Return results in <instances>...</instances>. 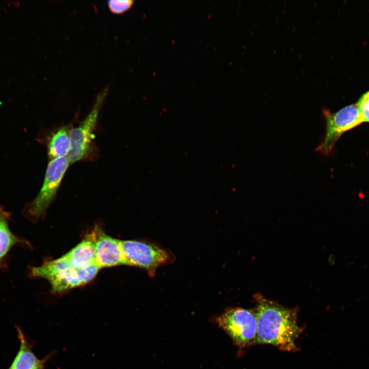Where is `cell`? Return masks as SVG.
Here are the masks:
<instances>
[{
	"label": "cell",
	"mask_w": 369,
	"mask_h": 369,
	"mask_svg": "<svg viewBox=\"0 0 369 369\" xmlns=\"http://www.w3.org/2000/svg\"><path fill=\"white\" fill-rule=\"evenodd\" d=\"M254 299L256 343L272 344L288 352L297 349L295 341L301 332L297 310L283 306L259 294L254 295Z\"/></svg>",
	"instance_id": "cell-1"
},
{
	"label": "cell",
	"mask_w": 369,
	"mask_h": 369,
	"mask_svg": "<svg viewBox=\"0 0 369 369\" xmlns=\"http://www.w3.org/2000/svg\"><path fill=\"white\" fill-rule=\"evenodd\" d=\"M100 269L96 263L84 269H76L64 255L59 258L47 260L39 266L32 267L30 275L47 280L52 292L59 294L90 282Z\"/></svg>",
	"instance_id": "cell-2"
},
{
	"label": "cell",
	"mask_w": 369,
	"mask_h": 369,
	"mask_svg": "<svg viewBox=\"0 0 369 369\" xmlns=\"http://www.w3.org/2000/svg\"><path fill=\"white\" fill-rule=\"evenodd\" d=\"M216 321L238 347L256 343L257 319L254 311L241 308H229Z\"/></svg>",
	"instance_id": "cell-3"
},
{
	"label": "cell",
	"mask_w": 369,
	"mask_h": 369,
	"mask_svg": "<svg viewBox=\"0 0 369 369\" xmlns=\"http://www.w3.org/2000/svg\"><path fill=\"white\" fill-rule=\"evenodd\" d=\"M70 164L67 157L51 159L47 167L43 186L36 197L27 207V212L30 217L37 219L45 214L55 197Z\"/></svg>",
	"instance_id": "cell-4"
},
{
	"label": "cell",
	"mask_w": 369,
	"mask_h": 369,
	"mask_svg": "<svg viewBox=\"0 0 369 369\" xmlns=\"http://www.w3.org/2000/svg\"><path fill=\"white\" fill-rule=\"evenodd\" d=\"M323 113L326 120V132L316 151L327 155L343 133L360 125L363 120L356 104L347 106L333 113L326 110Z\"/></svg>",
	"instance_id": "cell-5"
},
{
	"label": "cell",
	"mask_w": 369,
	"mask_h": 369,
	"mask_svg": "<svg viewBox=\"0 0 369 369\" xmlns=\"http://www.w3.org/2000/svg\"><path fill=\"white\" fill-rule=\"evenodd\" d=\"M108 91L106 88L99 94L86 117L78 126L70 129L72 149L67 158L70 164L85 159L90 153L98 114Z\"/></svg>",
	"instance_id": "cell-6"
},
{
	"label": "cell",
	"mask_w": 369,
	"mask_h": 369,
	"mask_svg": "<svg viewBox=\"0 0 369 369\" xmlns=\"http://www.w3.org/2000/svg\"><path fill=\"white\" fill-rule=\"evenodd\" d=\"M120 243L127 265L145 269L152 275L170 259L166 251L153 244L133 240H120Z\"/></svg>",
	"instance_id": "cell-7"
},
{
	"label": "cell",
	"mask_w": 369,
	"mask_h": 369,
	"mask_svg": "<svg viewBox=\"0 0 369 369\" xmlns=\"http://www.w3.org/2000/svg\"><path fill=\"white\" fill-rule=\"evenodd\" d=\"M93 231L95 238L96 262L100 268L127 265L120 240L106 234L97 227Z\"/></svg>",
	"instance_id": "cell-8"
},
{
	"label": "cell",
	"mask_w": 369,
	"mask_h": 369,
	"mask_svg": "<svg viewBox=\"0 0 369 369\" xmlns=\"http://www.w3.org/2000/svg\"><path fill=\"white\" fill-rule=\"evenodd\" d=\"M75 268L84 269L96 263L95 238L92 231L64 255Z\"/></svg>",
	"instance_id": "cell-9"
},
{
	"label": "cell",
	"mask_w": 369,
	"mask_h": 369,
	"mask_svg": "<svg viewBox=\"0 0 369 369\" xmlns=\"http://www.w3.org/2000/svg\"><path fill=\"white\" fill-rule=\"evenodd\" d=\"M20 342L19 351L8 369H33L42 360L38 359L32 351V345L28 342L21 329L16 326Z\"/></svg>",
	"instance_id": "cell-10"
},
{
	"label": "cell",
	"mask_w": 369,
	"mask_h": 369,
	"mask_svg": "<svg viewBox=\"0 0 369 369\" xmlns=\"http://www.w3.org/2000/svg\"><path fill=\"white\" fill-rule=\"evenodd\" d=\"M69 131V127L65 126L51 135L48 143V154L50 159L68 156L72 149Z\"/></svg>",
	"instance_id": "cell-11"
},
{
	"label": "cell",
	"mask_w": 369,
	"mask_h": 369,
	"mask_svg": "<svg viewBox=\"0 0 369 369\" xmlns=\"http://www.w3.org/2000/svg\"><path fill=\"white\" fill-rule=\"evenodd\" d=\"M9 218L8 213L5 211L0 216V265L9 250L14 245L22 242V240L10 231Z\"/></svg>",
	"instance_id": "cell-12"
},
{
	"label": "cell",
	"mask_w": 369,
	"mask_h": 369,
	"mask_svg": "<svg viewBox=\"0 0 369 369\" xmlns=\"http://www.w3.org/2000/svg\"><path fill=\"white\" fill-rule=\"evenodd\" d=\"M133 3L130 0H112L108 2V5L111 12L121 14L130 9Z\"/></svg>",
	"instance_id": "cell-13"
},
{
	"label": "cell",
	"mask_w": 369,
	"mask_h": 369,
	"mask_svg": "<svg viewBox=\"0 0 369 369\" xmlns=\"http://www.w3.org/2000/svg\"><path fill=\"white\" fill-rule=\"evenodd\" d=\"M356 105L363 122H369V91L361 96Z\"/></svg>",
	"instance_id": "cell-14"
},
{
	"label": "cell",
	"mask_w": 369,
	"mask_h": 369,
	"mask_svg": "<svg viewBox=\"0 0 369 369\" xmlns=\"http://www.w3.org/2000/svg\"><path fill=\"white\" fill-rule=\"evenodd\" d=\"M50 357V355H48L46 356L45 358H44L43 359H42V362L38 364L37 365H36L34 368L33 369H44L45 363L46 362L47 360H48V359Z\"/></svg>",
	"instance_id": "cell-15"
},
{
	"label": "cell",
	"mask_w": 369,
	"mask_h": 369,
	"mask_svg": "<svg viewBox=\"0 0 369 369\" xmlns=\"http://www.w3.org/2000/svg\"><path fill=\"white\" fill-rule=\"evenodd\" d=\"M5 212V211L0 207V216Z\"/></svg>",
	"instance_id": "cell-16"
}]
</instances>
